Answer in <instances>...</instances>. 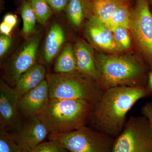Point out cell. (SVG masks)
<instances>
[{"instance_id":"1","label":"cell","mask_w":152,"mask_h":152,"mask_svg":"<svg viewBox=\"0 0 152 152\" xmlns=\"http://www.w3.org/2000/svg\"><path fill=\"white\" fill-rule=\"evenodd\" d=\"M151 95L144 86L109 88L94 106L91 119L97 131L117 137L124 129L128 112L139 100Z\"/></svg>"},{"instance_id":"2","label":"cell","mask_w":152,"mask_h":152,"mask_svg":"<svg viewBox=\"0 0 152 152\" xmlns=\"http://www.w3.org/2000/svg\"><path fill=\"white\" fill-rule=\"evenodd\" d=\"M94 106L83 101L49 99L38 116L50 134H64L86 126Z\"/></svg>"},{"instance_id":"3","label":"cell","mask_w":152,"mask_h":152,"mask_svg":"<svg viewBox=\"0 0 152 152\" xmlns=\"http://www.w3.org/2000/svg\"><path fill=\"white\" fill-rule=\"evenodd\" d=\"M99 79L102 89L118 86H143L146 75L141 63L132 58L100 55L96 61Z\"/></svg>"},{"instance_id":"4","label":"cell","mask_w":152,"mask_h":152,"mask_svg":"<svg viewBox=\"0 0 152 152\" xmlns=\"http://www.w3.org/2000/svg\"><path fill=\"white\" fill-rule=\"evenodd\" d=\"M49 98L83 101L94 106L103 93L96 81L79 73L47 74Z\"/></svg>"},{"instance_id":"5","label":"cell","mask_w":152,"mask_h":152,"mask_svg":"<svg viewBox=\"0 0 152 152\" xmlns=\"http://www.w3.org/2000/svg\"><path fill=\"white\" fill-rule=\"evenodd\" d=\"M50 140L59 142L69 152H112L115 139L86 126L64 134H50Z\"/></svg>"},{"instance_id":"6","label":"cell","mask_w":152,"mask_h":152,"mask_svg":"<svg viewBox=\"0 0 152 152\" xmlns=\"http://www.w3.org/2000/svg\"><path fill=\"white\" fill-rule=\"evenodd\" d=\"M112 152H152V130L145 117H131L114 140Z\"/></svg>"},{"instance_id":"7","label":"cell","mask_w":152,"mask_h":152,"mask_svg":"<svg viewBox=\"0 0 152 152\" xmlns=\"http://www.w3.org/2000/svg\"><path fill=\"white\" fill-rule=\"evenodd\" d=\"M131 12L129 30L139 50L152 68V14L148 0H137Z\"/></svg>"},{"instance_id":"8","label":"cell","mask_w":152,"mask_h":152,"mask_svg":"<svg viewBox=\"0 0 152 152\" xmlns=\"http://www.w3.org/2000/svg\"><path fill=\"white\" fill-rule=\"evenodd\" d=\"M7 131L22 149L31 150L43 142L50 133L46 125L38 115L25 117L15 128Z\"/></svg>"},{"instance_id":"9","label":"cell","mask_w":152,"mask_h":152,"mask_svg":"<svg viewBox=\"0 0 152 152\" xmlns=\"http://www.w3.org/2000/svg\"><path fill=\"white\" fill-rule=\"evenodd\" d=\"M39 44V38L30 39L15 58L5 67L3 76L6 83L14 88L22 75L35 65Z\"/></svg>"},{"instance_id":"10","label":"cell","mask_w":152,"mask_h":152,"mask_svg":"<svg viewBox=\"0 0 152 152\" xmlns=\"http://www.w3.org/2000/svg\"><path fill=\"white\" fill-rule=\"evenodd\" d=\"M19 97L14 87L1 80L0 82V129H12L20 121Z\"/></svg>"},{"instance_id":"11","label":"cell","mask_w":152,"mask_h":152,"mask_svg":"<svg viewBox=\"0 0 152 152\" xmlns=\"http://www.w3.org/2000/svg\"><path fill=\"white\" fill-rule=\"evenodd\" d=\"M49 99L48 86L45 79L19 99L21 115L24 117L38 115L46 105Z\"/></svg>"},{"instance_id":"12","label":"cell","mask_w":152,"mask_h":152,"mask_svg":"<svg viewBox=\"0 0 152 152\" xmlns=\"http://www.w3.org/2000/svg\"><path fill=\"white\" fill-rule=\"evenodd\" d=\"M86 30L90 40L98 48L111 53L122 51L116 43L111 30L96 17H90Z\"/></svg>"},{"instance_id":"13","label":"cell","mask_w":152,"mask_h":152,"mask_svg":"<svg viewBox=\"0 0 152 152\" xmlns=\"http://www.w3.org/2000/svg\"><path fill=\"white\" fill-rule=\"evenodd\" d=\"M74 50L77 72L97 82L99 73L96 61L89 48L83 42H78L75 45Z\"/></svg>"},{"instance_id":"14","label":"cell","mask_w":152,"mask_h":152,"mask_svg":"<svg viewBox=\"0 0 152 152\" xmlns=\"http://www.w3.org/2000/svg\"><path fill=\"white\" fill-rule=\"evenodd\" d=\"M46 71L42 65L35 64L23 74L14 87L19 99L38 86L46 77Z\"/></svg>"},{"instance_id":"15","label":"cell","mask_w":152,"mask_h":152,"mask_svg":"<svg viewBox=\"0 0 152 152\" xmlns=\"http://www.w3.org/2000/svg\"><path fill=\"white\" fill-rule=\"evenodd\" d=\"M64 41V33L62 28L58 23H55L50 28L45 43L44 57L46 62H51Z\"/></svg>"},{"instance_id":"16","label":"cell","mask_w":152,"mask_h":152,"mask_svg":"<svg viewBox=\"0 0 152 152\" xmlns=\"http://www.w3.org/2000/svg\"><path fill=\"white\" fill-rule=\"evenodd\" d=\"M92 15L108 26L113 14L121 5L115 0H88Z\"/></svg>"},{"instance_id":"17","label":"cell","mask_w":152,"mask_h":152,"mask_svg":"<svg viewBox=\"0 0 152 152\" xmlns=\"http://www.w3.org/2000/svg\"><path fill=\"white\" fill-rule=\"evenodd\" d=\"M54 69L56 73H71L77 72L74 48L70 44L64 46L55 63Z\"/></svg>"},{"instance_id":"18","label":"cell","mask_w":152,"mask_h":152,"mask_svg":"<svg viewBox=\"0 0 152 152\" xmlns=\"http://www.w3.org/2000/svg\"><path fill=\"white\" fill-rule=\"evenodd\" d=\"M69 20L76 27L80 26L84 18V0H69L66 7Z\"/></svg>"},{"instance_id":"19","label":"cell","mask_w":152,"mask_h":152,"mask_svg":"<svg viewBox=\"0 0 152 152\" xmlns=\"http://www.w3.org/2000/svg\"><path fill=\"white\" fill-rule=\"evenodd\" d=\"M20 10L23 20V34L26 36L29 35L35 31L37 18L26 0L22 1Z\"/></svg>"},{"instance_id":"20","label":"cell","mask_w":152,"mask_h":152,"mask_svg":"<svg viewBox=\"0 0 152 152\" xmlns=\"http://www.w3.org/2000/svg\"><path fill=\"white\" fill-rule=\"evenodd\" d=\"M34 11L37 21L42 25L47 23L51 17L53 11L47 0H26Z\"/></svg>"},{"instance_id":"21","label":"cell","mask_w":152,"mask_h":152,"mask_svg":"<svg viewBox=\"0 0 152 152\" xmlns=\"http://www.w3.org/2000/svg\"><path fill=\"white\" fill-rule=\"evenodd\" d=\"M131 16V12L127 5H121L112 15L108 26L111 29L121 26L129 30Z\"/></svg>"},{"instance_id":"22","label":"cell","mask_w":152,"mask_h":152,"mask_svg":"<svg viewBox=\"0 0 152 152\" xmlns=\"http://www.w3.org/2000/svg\"><path fill=\"white\" fill-rule=\"evenodd\" d=\"M110 29L113 32L115 40L120 49L124 51L129 49L131 41L129 29L121 26L113 27Z\"/></svg>"},{"instance_id":"23","label":"cell","mask_w":152,"mask_h":152,"mask_svg":"<svg viewBox=\"0 0 152 152\" xmlns=\"http://www.w3.org/2000/svg\"><path fill=\"white\" fill-rule=\"evenodd\" d=\"M23 150L7 131L0 129V152H23Z\"/></svg>"},{"instance_id":"24","label":"cell","mask_w":152,"mask_h":152,"mask_svg":"<svg viewBox=\"0 0 152 152\" xmlns=\"http://www.w3.org/2000/svg\"><path fill=\"white\" fill-rule=\"evenodd\" d=\"M66 150L59 142L54 140L41 143L33 150V152H66Z\"/></svg>"},{"instance_id":"25","label":"cell","mask_w":152,"mask_h":152,"mask_svg":"<svg viewBox=\"0 0 152 152\" xmlns=\"http://www.w3.org/2000/svg\"><path fill=\"white\" fill-rule=\"evenodd\" d=\"M49 5L55 12H60L67 7L69 0H47Z\"/></svg>"},{"instance_id":"26","label":"cell","mask_w":152,"mask_h":152,"mask_svg":"<svg viewBox=\"0 0 152 152\" xmlns=\"http://www.w3.org/2000/svg\"><path fill=\"white\" fill-rule=\"evenodd\" d=\"M12 43V39L9 36L2 34L0 36V56L2 57L7 51Z\"/></svg>"},{"instance_id":"27","label":"cell","mask_w":152,"mask_h":152,"mask_svg":"<svg viewBox=\"0 0 152 152\" xmlns=\"http://www.w3.org/2000/svg\"><path fill=\"white\" fill-rule=\"evenodd\" d=\"M142 115L148 120L152 130V103L148 102L145 104L141 108Z\"/></svg>"},{"instance_id":"28","label":"cell","mask_w":152,"mask_h":152,"mask_svg":"<svg viewBox=\"0 0 152 152\" xmlns=\"http://www.w3.org/2000/svg\"><path fill=\"white\" fill-rule=\"evenodd\" d=\"M3 22L11 27L13 28L16 25L17 19L15 15L12 14H8L4 17Z\"/></svg>"},{"instance_id":"29","label":"cell","mask_w":152,"mask_h":152,"mask_svg":"<svg viewBox=\"0 0 152 152\" xmlns=\"http://www.w3.org/2000/svg\"><path fill=\"white\" fill-rule=\"evenodd\" d=\"M12 29V28L11 27L4 22L2 21L0 25V31L2 34L9 36Z\"/></svg>"},{"instance_id":"30","label":"cell","mask_w":152,"mask_h":152,"mask_svg":"<svg viewBox=\"0 0 152 152\" xmlns=\"http://www.w3.org/2000/svg\"><path fill=\"white\" fill-rule=\"evenodd\" d=\"M149 92L152 95V71L150 72L148 77V86L147 87Z\"/></svg>"},{"instance_id":"31","label":"cell","mask_w":152,"mask_h":152,"mask_svg":"<svg viewBox=\"0 0 152 152\" xmlns=\"http://www.w3.org/2000/svg\"><path fill=\"white\" fill-rule=\"evenodd\" d=\"M117 1L119 3H121V4H127V0H115Z\"/></svg>"},{"instance_id":"32","label":"cell","mask_w":152,"mask_h":152,"mask_svg":"<svg viewBox=\"0 0 152 152\" xmlns=\"http://www.w3.org/2000/svg\"><path fill=\"white\" fill-rule=\"evenodd\" d=\"M23 152H33V150L28 149H24Z\"/></svg>"},{"instance_id":"33","label":"cell","mask_w":152,"mask_h":152,"mask_svg":"<svg viewBox=\"0 0 152 152\" xmlns=\"http://www.w3.org/2000/svg\"><path fill=\"white\" fill-rule=\"evenodd\" d=\"M148 1H151L152 2V0H148Z\"/></svg>"}]
</instances>
